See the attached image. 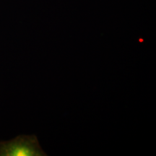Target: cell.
<instances>
[{
  "label": "cell",
  "instance_id": "obj_1",
  "mask_svg": "<svg viewBox=\"0 0 156 156\" xmlns=\"http://www.w3.org/2000/svg\"><path fill=\"white\" fill-rule=\"evenodd\" d=\"M46 154L35 135H20L0 142V156H43Z\"/></svg>",
  "mask_w": 156,
  "mask_h": 156
}]
</instances>
